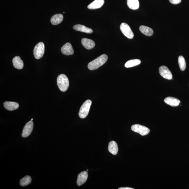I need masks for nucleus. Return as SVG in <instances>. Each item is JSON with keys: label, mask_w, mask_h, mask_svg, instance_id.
<instances>
[{"label": "nucleus", "mask_w": 189, "mask_h": 189, "mask_svg": "<svg viewBox=\"0 0 189 189\" xmlns=\"http://www.w3.org/2000/svg\"><path fill=\"white\" fill-rule=\"evenodd\" d=\"M164 101L167 104L173 107L178 106L180 103V101L179 99L172 97H169L165 98Z\"/></svg>", "instance_id": "11"}, {"label": "nucleus", "mask_w": 189, "mask_h": 189, "mask_svg": "<svg viewBox=\"0 0 189 189\" xmlns=\"http://www.w3.org/2000/svg\"><path fill=\"white\" fill-rule=\"evenodd\" d=\"M4 106L6 110L9 111L16 110L19 107L18 103L14 102L6 101L4 103Z\"/></svg>", "instance_id": "14"}, {"label": "nucleus", "mask_w": 189, "mask_h": 189, "mask_svg": "<svg viewBox=\"0 0 189 189\" xmlns=\"http://www.w3.org/2000/svg\"><path fill=\"white\" fill-rule=\"evenodd\" d=\"M81 43L82 45L87 49H91L95 46V43L91 39L84 38L81 40Z\"/></svg>", "instance_id": "12"}, {"label": "nucleus", "mask_w": 189, "mask_h": 189, "mask_svg": "<svg viewBox=\"0 0 189 189\" xmlns=\"http://www.w3.org/2000/svg\"><path fill=\"white\" fill-rule=\"evenodd\" d=\"M139 29L141 33L146 36H151L153 33V29L145 26H141Z\"/></svg>", "instance_id": "19"}, {"label": "nucleus", "mask_w": 189, "mask_h": 189, "mask_svg": "<svg viewBox=\"0 0 189 189\" xmlns=\"http://www.w3.org/2000/svg\"><path fill=\"white\" fill-rule=\"evenodd\" d=\"M141 61L139 59H132L126 62L125 64L126 68H130L139 65L141 63Z\"/></svg>", "instance_id": "21"}, {"label": "nucleus", "mask_w": 189, "mask_h": 189, "mask_svg": "<svg viewBox=\"0 0 189 189\" xmlns=\"http://www.w3.org/2000/svg\"><path fill=\"white\" fill-rule=\"evenodd\" d=\"M119 189H134V188H130V187H120L119 188Z\"/></svg>", "instance_id": "25"}, {"label": "nucleus", "mask_w": 189, "mask_h": 189, "mask_svg": "<svg viewBox=\"0 0 189 189\" xmlns=\"http://www.w3.org/2000/svg\"><path fill=\"white\" fill-rule=\"evenodd\" d=\"M159 73L163 78L171 80L172 79V74L167 67L163 66L159 68Z\"/></svg>", "instance_id": "7"}, {"label": "nucleus", "mask_w": 189, "mask_h": 189, "mask_svg": "<svg viewBox=\"0 0 189 189\" xmlns=\"http://www.w3.org/2000/svg\"><path fill=\"white\" fill-rule=\"evenodd\" d=\"M45 48V45L42 42H40L36 45L33 50V54L36 59L41 58L44 55Z\"/></svg>", "instance_id": "4"}, {"label": "nucleus", "mask_w": 189, "mask_h": 189, "mask_svg": "<svg viewBox=\"0 0 189 189\" xmlns=\"http://www.w3.org/2000/svg\"><path fill=\"white\" fill-rule=\"evenodd\" d=\"M33 123L31 120L26 124L23 129L22 137L23 138H26L29 136L33 130Z\"/></svg>", "instance_id": "8"}, {"label": "nucleus", "mask_w": 189, "mask_h": 189, "mask_svg": "<svg viewBox=\"0 0 189 189\" xmlns=\"http://www.w3.org/2000/svg\"><path fill=\"white\" fill-rule=\"evenodd\" d=\"M33 119H31V121H33Z\"/></svg>", "instance_id": "26"}, {"label": "nucleus", "mask_w": 189, "mask_h": 189, "mask_svg": "<svg viewBox=\"0 0 189 189\" xmlns=\"http://www.w3.org/2000/svg\"><path fill=\"white\" fill-rule=\"evenodd\" d=\"M61 51L63 54L66 55H72L74 53L71 44L69 42L67 43L62 47Z\"/></svg>", "instance_id": "9"}, {"label": "nucleus", "mask_w": 189, "mask_h": 189, "mask_svg": "<svg viewBox=\"0 0 189 189\" xmlns=\"http://www.w3.org/2000/svg\"><path fill=\"white\" fill-rule=\"evenodd\" d=\"M57 82L61 91L65 92L67 91L69 86V81L66 75L63 74L59 75L57 79Z\"/></svg>", "instance_id": "2"}, {"label": "nucleus", "mask_w": 189, "mask_h": 189, "mask_svg": "<svg viewBox=\"0 0 189 189\" xmlns=\"http://www.w3.org/2000/svg\"><path fill=\"white\" fill-rule=\"evenodd\" d=\"M131 129L133 132L138 133L143 136L149 134L150 132V130L149 128L147 127L139 125V124H135L133 125Z\"/></svg>", "instance_id": "5"}, {"label": "nucleus", "mask_w": 189, "mask_h": 189, "mask_svg": "<svg viewBox=\"0 0 189 189\" xmlns=\"http://www.w3.org/2000/svg\"><path fill=\"white\" fill-rule=\"evenodd\" d=\"M104 0H95L88 6L89 9L94 10L100 8L104 5Z\"/></svg>", "instance_id": "13"}, {"label": "nucleus", "mask_w": 189, "mask_h": 189, "mask_svg": "<svg viewBox=\"0 0 189 189\" xmlns=\"http://www.w3.org/2000/svg\"><path fill=\"white\" fill-rule=\"evenodd\" d=\"M92 102L91 100H87L83 103L81 106L79 113V117L84 119L86 117L89 113Z\"/></svg>", "instance_id": "3"}, {"label": "nucleus", "mask_w": 189, "mask_h": 189, "mask_svg": "<svg viewBox=\"0 0 189 189\" xmlns=\"http://www.w3.org/2000/svg\"><path fill=\"white\" fill-rule=\"evenodd\" d=\"M178 63H179L180 70L181 71L185 70L186 67V64L184 58L182 56H180L178 57Z\"/></svg>", "instance_id": "23"}, {"label": "nucleus", "mask_w": 189, "mask_h": 189, "mask_svg": "<svg viewBox=\"0 0 189 189\" xmlns=\"http://www.w3.org/2000/svg\"><path fill=\"white\" fill-rule=\"evenodd\" d=\"M88 177V173L86 171H83L78 175L77 180V184L78 186H80L85 183Z\"/></svg>", "instance_id": "10"}, {"label": "nucleus", "mask_w": 189, "mask_h": 189, "mask_svg": "<svg viewBox=\"0 0 189 189\" xmlns=\"http://www.w3.org/2000/svg\"><path fill=\"white\" fill-rule=\"evenodd\" d=\"M120 29L122 33L127 38L132 39L134 37V34L128 24L125 23H122L120 25Z\"/></svg>", "instance_id": "6"}, {"label": "nucleus", "mask_w": 189, "mask_h": 189, "mask_svg": "<svg viewBox=\"0 0 189 189\" xmlns=\"http://www.w3.org/2000/svg\"><path fill=\"white\" fill-rule=\"evenodd\" d=\"M32 179L29 176H26L20 180V185L22 186H26L31 183Z\"/></svg>", "instance_id": "22"}, {"label": "nucleus", "mask_w": 189, "mask_h": 189, "mask_svg": "<svg viewBox=\"0 0 189 189\" xmlns=\"http://www.w3.org/2000/svg\"><path fill=\"white\" fill-rule=\"evenodd\" d=\"M108 151L113 155H116L119 151L118 145L116 142L112 141L109 144L108 147Z\"/></svg>", "instance_id": "16"}, {"label": "nucleus", "mask_w": 189, "mask_h": 189, "mask_svg": "<svg viewBox=\"0 0 189 189\" xmlns=\"http://www.w3.org/2000/svg\"><path fill=\"white\" fill-rule=\"evenodd\" d=\"M108 57L106 54L100 56L88 64V67L90 70L97 69L106 63L108 60Z\"/></svg>", "instance_id": "1"}, {"label": "nucleus", "mask_w": 189, "mask_h": 189, "mask_svg": "<svg viewBox=\"0 0 189 189\" xmlns=\"http://www.w3.org/2000/svg\"><path fill=\"white\" fill-rule=\"evenodd\" d=\"M73 28L75 30L80 31L87 33H93V31L89 28L83 25L77 24L74 26Z\"/></svg>", "instance_id": "15"}, {"label": "nucleus", "mask_w": 189, "mask_h": 189, "mask_svg": "<svg viewBox=\"0 0 189 189\" xmlns=\"http://www.w3.org/2000/svg\"><path fill=\"white\" fill-rule=\"evenodd\" d=\"M87 171H88V169H87Z\"/></svg>", "instance_id": "27"}, {"label": "nucleus", "mask_w": 189, "mask_h": 189, "mask_svg": "<svg viewBox=\"0 0 189 189\" xmlns=\"http://www.w3.org/2000/svg\"><path fill=\"white\" fill-rule=\"evenodd\" d=\"M127 4L131 9L136 10L139 8V3L138 0H127Z\"/></svg>", "instance_id": "20"}, {"label": "nucleus", "mask_w": 189, "mask_h": 189, "mask_svg": "<svg viewBox=\"0 0 189 189\" xmlns=\"http://www.w3.org/2000/svg\"><path fill=\"white\" fill-rule=\"evenodd\" d=\"M169 2L173 4H177L181 3V0H169Z\"/></svg>", "instance_id": "24"}, {"label": "nucleus", "mask_w": 189, "mask_h": 189, "mask_svg": "<svg viewBox=\"0 0 189 189\" xmlns=\"http://www.w3.org/2000/svg\"><path fill=\"white\" fill-rule=\"evenodd\" d=\"M13 64L15 68L18 70H21L23 67V63L20 58L19 56L15 57L12 60Z\"/></svg>", "instance_id": "18"}, {"label": "nucleus", "mask_w": 189, "mask_h": 189, "mask_svg": "<svg viewBox=\"0 0 189 189\" xmlns=\"http://www.w3.org/2000/svg\"><path fill=\"white\" fill-rule=\"evenodd\" d=\"M64 19L63 15L61 14H58L54 15L51 17V21L53 25H57L62 22Z\"/></svg>", "instance_id": "17"}]
</instances>
